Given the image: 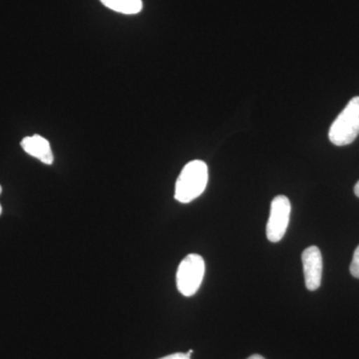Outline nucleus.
I'll use <instances>...</instances> for the list:
<instances>
[{
	"instance_id": "nucleus-1",
	"label": "nucleus",
	"mask_w": 359,
	"mask_h": 359,
	"mask_svg": "<svg viewBox=\"0 0 359 359\" xmlns=\"http://www.w3.org/2000/svg\"><path fill=\"white\" fill-rule=\"evenodd\" d=\"M209 181V170L204 161L194 160L182 170L176 188L175 199L183 204H188L200 197Z\"/></svg>"
},
{
	"instance_id": "nucleus-2",
	"label": "nucleus",
	"mask_w": 359,
	"mask_h": 359,
	"mask_svg": "<svg viewBox=\"0 0 359 359\" xmlns=\"http://www.w3.org/2000/svg\"><path fill=\"white\" fill-rule=\"evenodd\" d=\"M359 135V96L354 97L330 126L328 138L335 146L353 143Z\"/></svg>"
},
{
	"instance_id": "nucleus-3",
	"label": "nucleus",
	"mask_w": 359,
	"mask_h": 359,
	"mask_svg": "<svg viewBox=\"0 0 359 359\" xmlns=\"http://www.w3.org/2000/svg\"><path fill=\"white\" fill-rule=\"evenodd\" d=\"M205 261L200 255H188L177 271V287L185 297H192L199 290L205 276Z\"/></svg>"
},
{
	"instance_id": "nucleus-4",
	"label": "nucleus",
	"mask_w": 359,
	"mask_h": 359,
	"mask_svg": "<svg viewBox=\"0 0 359 359\" xmlns=\"http://www.w3.org/2000/svg\"><path fill=\"white\" fill-rule=\"evenodd\" d=\"M292 205L289 198L278 196L271 204V214L266 224V237L271 243L282 241L290 223Z\"/></svg>"
},
{
	"instance_id": "nucleus-5",
	"label": "nucleus",
	"mask_w": 359,
	"mask_h": 359,
	"mask_svg": "<svg viewBox=\"0 0 359 359\" xmlns=\"http://www.w3.org/2000/svg\"><path fill=\"white\" fill-rule=\"evenodd\" d=\"M302 259L306 289L313 292L320 287L323 276V256L320 249L316 245L309 247L302 252Z\"/></svg>"
},
{
	"instance_id": "nucleus-6",
	"label": "nucleus",
	"mask_w": 359,
	"mask_h": 359,
	"mask_svg": "<svg viewBox=\"0 0 359 359\" xmlns=\"http://www.w3.org/2000/svg\"><path fill=\"white\" fill-rule=\"evenodd\" d=\"M20 144L21 147L27 154L41 161L43 164L51 165L53 163L54 157L50 143L43 137L39 136V135L25 137Z\"/></svg>"
},
{
	"instance_id": "nucleus-7",
	"label": "nucleus",
	"mask_w": 359,
	"mask_h": 359,
	"mask_svg": "<svg viewBox=\"0 0 359 359\" xmlns=\"http://www.w3.org/2000/svg\"><path fill=\"white\" fill-rule=\"evenodd\" d=\"M100 1L108 8L123 14H137L143 8L142 0H100Z\"/></svg>"
},
{
	"instance_id": "nucleus-8",
	"label": "nucleus",
	"mask_w": 359,
	"mask_h": 359,
	"mask_svg": "<svg viewBox=\"0 0 359 359\" xmlns=\"http://www.w3.org/2000/svg\"><path fill=\"white\" fill-rule=\"evenodd\" d=\"M351 273L354 278H359V245L353 254V262L351 264Z\"/></svg>"
},
{
	"instance_id": "nucleus-9",
	"label": "nucleus",
	"mask_w": 359,
	"mask_h": 359,
	"mask_svg": "<svg viewBox=\"0 0 359 359\" xmlns=\"http://www.w3.org/2000/svg\"><path fill=\"white\" fill-rule=\"evenodd\" d=\"M160 359H191V356L187 355V353H177Z\"/></svg>"
},
{
	"instance_id": "nucleus-10",
	"label": "nucleus",
	"mask_w": 359,
	"mask_h": 359,
	"mask_svg": "<svg viewBox=\"0 0 359 359\" xmlns=\"http://www.w3.org/2000/svg\"><path fill=\"white\" fill-rule=\"evenodd\" d=\"M354 193H355L356 197L359 198V181L356 183L355 187H354Z\"/></svg>"
},
{
	"instance_id": "nucleus-11",
	"label": "nucleus",
	"mask_w": 359,
	"mask_h": 359,
	"mask_svg": "<svg viewBox=\"0 0 359 359\" xmlns=\"http://www.w3.org/2000/svg\"><path fill=\"white\" fill-rule=\"evenodd\" d=\"M248 359H266L263 358V356L259 355V354H254V355L250 356Z\"/></svg>"
},
{
	"instance_id": "nucleus-12",
	"label": "nucleus",
	"mask_w": 359,
	"mask_h": 359,
	"mask_svg": "<svg viewBox=\"0 0 359 359\" xmlns=\"http://www.w3.org/2000/svg\"><path fill=\"white\" fill-rule=\"evenodd\" d=\"M2 192V187L0 186V194H1ZM1 212H2V207H1V205H0V215H1Z\"/></svg>"
},
{
	"instance_id": "nucleus-13",
	"label": "nucleus",
	"mask_w": 359,
	"mask_h": 359,
	"mask_svg": "<svg viewBox=\"0 0 359 359\" xmlns=\"http://www.w3.org/2000/svg\"><path fill=\"white\" fill-rule=\"evenodd\" d=\"M193 353V351L192 349H191V351H189L188 353H187V355H189V356H191V354Z\"/></svg>"
}]
</instances>
